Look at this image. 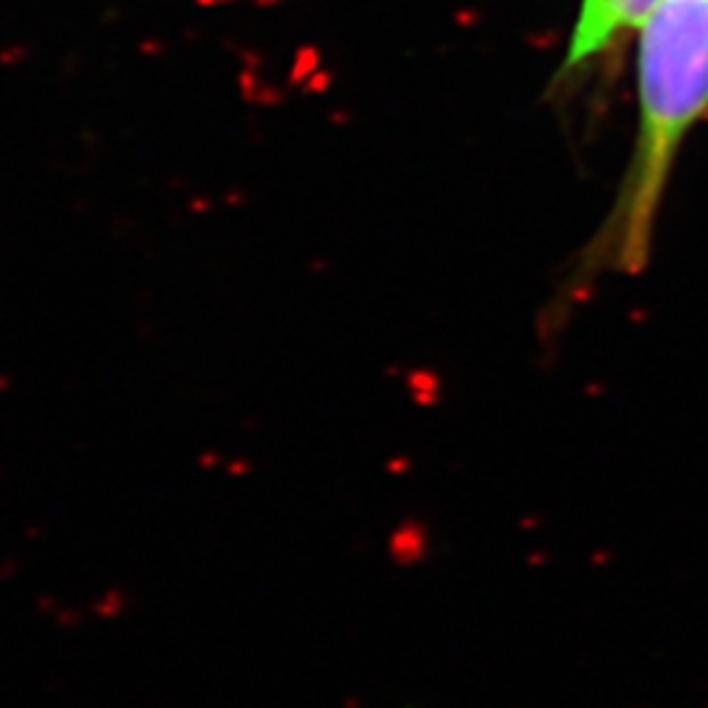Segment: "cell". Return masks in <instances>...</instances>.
Here are the masks:
<instances>
[{
  "label": "cell",
  "instance_id": "obj_1",
  "mask_svg": "<svg viewBox=\"0 0 708 708\" xmlns=\"http://www.w3.org/2000/svg\"><path fill=\"white\" fill-rule=\"evenodd\" d=\"M708 118V0H661L640 27L638 129L588 265L638 276L651 260L674 166Z\"/></svg>",
  "mask_w": 708,
  "mask_h": 708
},
{
  "label": "cell",
  "instance_id": "obj_2",
  "mask_svg": "<svg viewBox=\"0 0 708 708\" xmlns=\"http://www.w3.org/2000/svg\"><path fill=\"white\" fill-rule=\"evenodd\" d=\"M661 0H585L572 29L562 74H575L604 50L611 48L622 32L643 27V21Z\"/></svg>",
  "mask_w": 708,
  "mask_h": 708
}]
</instances>
